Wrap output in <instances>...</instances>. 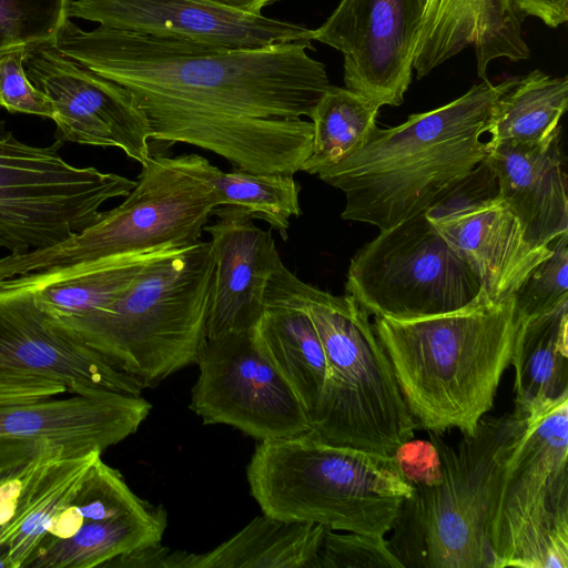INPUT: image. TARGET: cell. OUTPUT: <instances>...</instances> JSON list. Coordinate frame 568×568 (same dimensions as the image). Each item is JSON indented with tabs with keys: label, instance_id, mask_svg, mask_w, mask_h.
<instances>
[{
	"label": "cell",
	"instance_id": "obj_1",
	"mask_svg": "<svg viewBox=\"0 0 568 568\" xmlns=\"http://www.w3.org/2000/svg\"><path fill=\"white\" fill-rule=\"evenodd\" d=\"M53 45L130 91L150 141L191 144L252 173L302 170L313 139L302 116L331 85L311 41L230 50L67 19Z\"/></svg>",
	"mask_w": 568,
	"mask_h": 568
},
{
	"label": "cell",
	"instance_id": "obj_2",
	"mask_svg": "<svg viewBox=\"0 0 568 568\" xmlns=\"http://www.w3.org/2000/svg\"><path fill=\"white\" fill-rule=\"evenodd\" d=\"M518 79L483 80L399 125L376 126L365 145L317 175L344 193L342 219L386 230L439 203L484 161L491 106Z\"/></svg>",
	"mask_w": 568,
	"mask_h": 568
},
{
	"label": "cell",
	"instance_id": "obj_3",
	"mask_svg": "<svg viewBox=\"0 0 568 568\" xmlns=\"http://www.w3.org/2000/svg\"><path fill=\"white\" fill-rule=\"evenodd\" d=\"M519 326L513 296L412 321L375 317L416 427L471 434L494 405Z\"/></svg>",
	"mask_w": 568,
	"mask_h": 568
},
{
	"label": "cell",
	"instance_id": "obj_4",
	"mask_svg": "<svg viewBox=\"0 0 568 568\" xmlns=\"http://www.w3.org/2000/svg\"><path fill=\"white\" fill-rule=\"evenodd\" d=\"M268 284L308 314L325 352L327 375L310 433L329 444L395 456L414 438L416 424L369 315L351 295L308 284L283 263Z\"/></svg>",
	"mask_w": 568,
	"mask_h": 568
},
{
	"label": "cell",
	"instance_id": "obj_5",
	"mask_svg": "<svg viewBox=\"0 0 568 568\" xmlns=\"http://www.w3.org/2000/svg\"><path fill=\"white\" fill-rule=\"evenodd\" d=\"M527 418L484 416L452 446L429 432L440 475L412 485L387 540L404 568H495L490 529L503 476Z\"/></svg>",
	"mask_w": 568,
	"mask_h": 568
},
{
	"label": "cell",
	"instance_id": "obj_6",
	"mask_svg": "<svg viewBox=\"0 0 568 568\" xmlns=\"http://www.w3.org/2000/svg\"><path fill=\"white\" fill-rule=\"evenodd\" d=\"M246 477L266 515L381 536L390 531L413 489L395 456L329 444L311 433L260 442Z\"/></svg>",
	"mask_w": 568,
	"mask_h": 568
},
{
	"label": "cell",
	"instance_id": "obj_7",
	"mask_svg": "<svg viewBox=\"0 0 568 568\" xmlns=\"http://www.w3.org/2000/svg\"><path fill=\"white\" fill-rule=\"evenodd\" d=\"M213 270L210 242L171 250L104 308L58 321L144 388L154 387L196 363L206 339Z\"/></svg>",
	"mask_w": 568,
	"mask_h": 568
},
{
	"label": "cell",
	"instance_id": "obj_8",
	"mask_svg": "<svg viewBox=\"0 0 568 568\" xmlns=\"http://www.w3.org/2000/svg\"><path fill=\"white\" fill-rule=\"evenodd\" d=\"M124 201L55 245L0 257V281L116 256L183 248L200 241L219 206L196 154L150 155Z\"/></svg>",
	"mask_w": 568,
	"mask_h": 568
},
{
	"label": "cell",
	"instance_id": "obj_9",
	"mask_svg": "<svg viewBox=\"0 0 568 568\" xmlns=\"http://www.w3.org/2000/svg\"><path fill=\"white\" fill-rule=\"evenodd\" d=\"M568 396L527 417L505 469L490 544L495 568H568Z\"/></svg>",
	"mask_w": 568,
	"mask_h": 568
},
{
	"label": "cell",
	"instance_id": "obj_10",
	"mask_svg": "<svg viewBox=\"0 0 568 568\" xmlns=\"http://www.w3.org/2000/svg\"><path fill=\"white\" fill-rule=\"evenodd\" d=\"M62 146L19 140L0 114V251L21 254L55 245L93 224L106 202L134 187L135 181L123 175L69 163Z\"/></svg>",
	"mask_w": 568,
	"mask_h": 568
},
{
	"label": "cell",
	"instance_id": "obj_11",
	"mask_svg": "<svg viewBox=\"0 0 568 568\" xmlns=\"http://www.w3.org/2000/svg\"><path fill=\"white\" fill-rule=\"evenodd\" d=\"M485 290L423 211L381 230L352 257L345 293L375 317L412 321L465 308Z\"/></svg>",
	"mask_w": 568,
	"mask_h": 568
},
{
	"label": "cell",
	"instance_id": "obj_12",
	"mask_svg": "<svg viewBox=\"0 0 568 568\" xmlns=\"http://www.w3.org/2000/svg\"><path fill=\"white\" fill-rule=\"evenodd\" d=\"M195 364L190 408L203 424H225L260 442L311 432L304 407L257 347L253 329L206 338Z\"/></svg>",
	"mask_w": 568,
	"mask_h": 568
},
{
	"label": "cell",
	"instance_id": "obj_13",
	"mask_svg": "<svg viewBox=\"0 0 568 568\" xmlns=\"http://www.w3.org/2000/svg\"><path fill=\"white\" fill-rule=\"evenodd\" d=\"M427 0H341L313 40L344 57V83L381 106L404 101Z\"/></svg>",
	"mask_w": 568,
	"mask_h": 568
},
{
	"label": "cell",
	"instance_id": "obj_14",
	"mask_svg": "<svg viewBox=\"0 0 568 568\" xmlns=\"http://www.w3.org/2000/svg\"><path fill=\"white\" fill-rule=\"evenodd\" d=\"M28 51L26 72L55 108V141L116 148L144 163L151 155L150 126L130 91L65 57L53 44Z\"/></svg>",
	"mask_w": 568,
	"mask_h": 568
},
{
	"label": "cell",
	"instance_id": "obj_15",
	"mask_svg": "<svg viewBox=\"0 0 568 568\" xmlns=\"http://www.w3.org/2000/svg\"><path fill=\"white\" fill-rule=\"evenodd\" d=\"M495 178L484 161L426 216L447 244L469 265L489 298L510 297L528 273L551 253L532 247L517 217L488 189Z\"/></svg>",
	"mask_w": 568,
	"mask_h": 568
},
{
	"label": "cell",
	"instance_id": "obj_16",
	"mask_svg": "<svg viewBox=\"0 0 568 568\" xmlns=\"http://www.w3.org/2000/svg\"><path fill=\"white\" fill-rule=\"evenodd\" d=\"M67 17L230 50L313 40V30L303 26L211 0H70Z\"/></svg>",
	"mask_w": 568,
	"mask_h": 568
},
{
	"label": "cell",
	"instance_id": "obj_17",
	"mask_svg": "<svg viewBox=\"0 0 568 568\" xmlns=\"http://www.w3.org/2000/svg\"><path fill=\"white\" fill-rule=\"evenodd\" d=\"M0 368L48 378L68 393L140 396L144 386L44 312L31 292L0 281Z\"/></svg>",
	"mask_w": 568,
	"mask_h": 568
},
{
	"label": "cell",
	"instance_id": "obj_18",
	"mask_svg": "<svg viewBox=\"0 0 568 568\" xmlns=\"http://www.w3.org/2000/svg\"><path fill=\"white\" fill-rule=\"evenodd\" d=\"M0 405V440L103 452L138 430L152 408L141 395L91 389L68 398Z\"/></svg>",
	"mask_w": 568,
	"mask_h": 568
},
{
	"label": "cell",
	"instance_id": "obj_19",
	"mask_svg": "<svg viewBox=\"0 0 568 568\" xmlns=\"http://www.w3.org/2000/svg\"><path fill=\"white\" fill-rule=\"evenodd\" d=\"M212 214L217 220L204 227L214 261L206 338L252 329L263 313L268 280L283 263L272 233L256 226L246 211L221 205Z\"/></svg>",
	"mask_w": 568,
	"mask_h": 568
},
{
	"label": "cell",
	"instance_id": "obj_20",
	"mask_svg": "<svg viewBox=\"0 0 568 568\" xmlns=\"http://www.w3.org/2000/svg\"><path fill=\"white\" fill-rule=\"evenodd\" d=\"M525 18L515 0H427L414 52L417 78L428 75L469 45L481 80H487V68L495 59H528Z\"/></svg>",
	"mask_w": 568,
	"mask_h": 568
},
{
	"label": "cell",
	"instance_id": "obj_21",
	"mask_svg": "<svg viewBox=\"0 0 568 568\" xmlns=\"http://www.w3.org/2000/svg\"><path fill=\"white\" fill-rule=\"evenodd\" d=\"M560 130L538 143H489L484 163L497 183V195L517 217L525 240L548 248L568 232L566 174Z\"/></svg>",
	"mask_w": 568,
	"mask_h": 568
},
{
	"label": "cell",
	"instance_id": "obj_22",
	"mask_svg": "<svg viewBox=\"0 0 568 568\" xmlns=\"http://www.w3.org/2000/svg\"><path fill=\"white\" fill-rule=\"evenodd\" d=\"M101 455L92 452L72 456L62 447H50L36 457L13 515L0 526V558L4 568L27 567Z\"/></svg>",
	"mask_w": 568,
	"mask_h": 568
},
{
	"label": "cell",
	"instance_id": "obj_23",
	"mask_svg": "<svg viewBox=\"0 0 568 568\" xmlns=\"http://www.w3.org/2000/svg\"><path fill=\"white\" fill-rule=\"evenodd\" d=\"M252 329L257 347L295 393L310 420L327 375L325 352L311 317L267 283L264 310Z\"/></svg>",
	"mask_w": 568,
	"mask_h": 568
},
{
	"label": "cell",
	"instance_id": "obj_24",
	"mask_svg": "<svg viewBox=\"0 0 568 568\" xmlns=\"http://www.w3.org/2000/svg\"><path fill=\"white\" fill-rule=\"evenodd\" d=\"M178 250V248H176ZM171 250L116 256L4 280L32 293L37 304L64 321L98 312L124 293L142 270Z\"/></svg>",
	"mask_w": 568,
	"mask_h": 568
},
{
	"label": "cell",
	"instance_id": "obj_25",
	"mask_svg": "<svg viewBox=\"0 0 568 568\" xmlns=\"http://www.w3.org/2000/svg\"><path fill=\"white\" fill-rule=\"evenodd\" d=\"M510 364L516 415L527 418L568 396V301L519 322Z\"/></svg>",
	"mask_w": 568,
	"mask_h": 568
},
{
	"label": "cell",
	"instance_id": "obj_26",
	"mask_svg": "<svg viewBox=\"0 0 568 568\" xmlns=\"http://www.w3.org/2000/svg\"><path fill=\"white\" fill-rule=\"evenodd\" d=\"M326 529L263 513L213 550L190 552L189 568H317Z\"/></svg>",
	"mask_w": 568,
	"mask_h": 568
},
{
	"label": "cell",
	"instance_id": "obj_27",
	"mask_svg": "<svg viewBox=\"0 0 568 568\" xmlns=\"http://www.w3.org/2000/svg\"><path fill=\"white\" fill-rule=\"evenodd\" d=\"M162 506L102 520L83 521L69 538L47 536L26 568H94L135 548L161 542L166 528Z\"/></svg>",
	"mask_w": 568,
	"mask_h": 568
},
{
	"label": "cell",
	"instance_id": "obj_28",
	"mask_svg": "<svg viewBox=\"0 0 568 568\" xmlns=\"http://www.w3.org/2000/svg\"><path fill=\"white\" fill-rule=\"evenodd\" d=\"M568 105L567 77L534 70L493 104L485 132L489 143H538L560 130Z\"/></svg>",
	"mask_w": 568,
	"mask_h": 568
},
{
	"label": "cell",
	"instance_id": "obj_29",
	"mask_svg": "<svg viewBox=\"0 0 568 568\" xmlns=\"http://www.w3.org/2000/svg\"><path fill=\"white\" fill-rule=\"evenodd\" d=\"M379 108L357 92L329 85L310 115L312 149L301 171L318 175L365 145Z\"/></svg>",
	"mask_w": 568,
	"mask_h": 568
},
{
	"label": "cell",
	"instance_id": "obj_30",
	"mask_svg": "<svg viewBox=\"0 0 568 568\" xmlns=\"http://www.w3.org/2000/svg\"><path fill=\"white\" fill-rule=\"evenodd\" d=\"M196 168L214 189L219 206L240 207L254 220L265 221L283 240H287L291 219L302 214L301 186L294 174L252 173L236 169L225 172L199 154Z\"/></svg>",
	"mask_w": 568,
	"mask_h": 568
},
{
	"label": "cell",
	"instance_id": "obj_31",
	"mask_svg": "<svg viewBox=\"0 0 568 568\" xmlns=\"http://www.w3.org/2000/svg\"><path fill=\"white\" fill-rule=\"evenodd\" d=\"M151 506L130 489L119 470L98 456L71 504L53 521L48 536L69 538L83 521L143 513Z\"/></svg>",
	"mask_w": 568,
	"mask_h": 568
},
{
	"label": "cell",
	"instance_id": "obj_32",
	"mask_svg": "<svg viewBox=\"0 0 568 568\" xmlns=\"http://www.w3.org/2000/svg\"><path fill=\"white\" fill-rule=\"evenodd\" d=\"M70 0H0V53L53 44Z\"/></svg>",
	"mask_w": 568,
	"mask_h": 568
},
{
	"label": "cell",
	"instance_id": "obj_33",
	"mask_svg": "<svg viewBox=\"0 0 568 568\" xmlns=\"http://www.w3.org/2000/svg\"><path fill=\"white\" fill-rule=\"evenodd\" d=\"M549 245L551 253L528 273L511 295L519 322L568 301V232Z\"/></svg>",
	"mask_w": 568,
	"mask_h": 568
},
{
	"label": "cell",
	"instance_id": "obj_34",
	"mask_svg": "<svg viewBox=\"0 0 568 568\" xmlns=\"http://www.w3.org/2000/svg\"><path fill=\"white\" fill-rule=\"evenodd\" d=\"M317 568H404L385 536L326 529Z\"/></svg>",
	"mask_w": 568,
	"mask_h": 568
},
{
	"label": "cell",
	"instance_id": "obj_35",
	"mask_svg": "<svg viewBox=\"0 0 568 568\" xmlns=\"http://www.w3.org/2000/svg\"><path fill=\"white\" fill-rule=\"evenodd\" d=\"M27 48L0 53V106L11 113L53 119L52 100L29 79L26 72Z\"/></svg>",
	"mask_w": 568,
	"mask_h": 568
},
{
	"label": "cell",
	"instance_id": "obj_36",
	"mask_svg": "<svg viewBox=\"0 0 568 568\" xmlns=\"http://www.w3.org/2000/svg\"><path fill=\"white\" fill-rule=\"evenodd\" d=\"M395 457L410 485H430L438 480L440 463L430 440L410 439L398 448Z\"/></svg>",
	"mask_w": 568,
	"mask_h": 568
},
{
	"label": "cell",
	"instance_id": "obj_37",
	"mask_svg": "<svg viewBox=\"0 0 568 568\" xmlns=\"http://www.w3.org/2000/svg\"><path fill=\"white\" fill-rule=\"evenodd\" d=\"M171 552L161 542L146 545L122 554L110 561L104 568H170Z\"/></svg>",
	"mask_w": 568,
	"mask_h": 568
},
{
	"label": "cell",
	"instance_id": "obj_38",
	"mask_svg": "<svg viewBox=\"0 0 568 568\" xmlns=\"http://www.w3.org/2000/svg\"><path fill=\"white\" fill-rule=\"evenodd\" d=\"M36 457L22 466L7 469L0 474V526L13 515L23 481Z\"/></svg>",
	"mask_w": 568,
	"mask_h": 568
},
{
	"label": "cell",
	"instance_id": "obj_39",
	"mask_svg": "<svg viewBox=\"0 0 568 568\" xmlns=\"http://www.w3.org/2000/svg\"><path fill=\"white\" fill-rule=\"evenodd\" d=\"M525 16L540 19L546 26L557 28L568 20V0H515Z\"/></svg>",
	"mask_w": 568,
	"mask_h": 568
},
{
	"label": "cell",
	"instance_id": "obj_40",
	"mask_svg": "<svg viewBox=\"0 0 568 568\" xmlns=\"http://www.w3.org/2000/svg\"><path fill=\"white\" fill-rule=\"evenodd\" d=\"M39 452V447L33 444L0 440V474L29 463Z\"/></svg>",
	"mask_w": 568,
	"mask_h": 568
},
{
	"label": "cell",
	"instance_id": "obj_41",
	"mask_svg": "<svg viewBox=\"0 0 568 568\" xmlns=\"http://www.w3.org/2000/svg\"><path fill=\"white\" fill-rule=\"evenodd\" d=\"M221 4L232 7L234 9L262 14V9L280 0H211Z\"/></svg>",
	"mask_w": 568,
	"mask_h": 568
},
{
	"label": "cell",
	"instance_id": "obj_42",
	"mask_svg": "<svg viewBox=\"0 0 568 568\" xmlns=\"http://www.w3.org/2000/svg\"><path fill=\"white\" fill-rule=\"evenodd\" d=\"M16 393L13 375L3 368H0V405L12 402Z\"/></svg>",
	"mask_w": 568,
	"mask_h": 568
},
{
	"label": "cell",
	"instance_id": "obj_43",
	"mask_svg": "<svg viewBox=\"0 0 568 568\" xmlns=\"http://www.w3.org/2000/svg\"><path fill=\"white\" fill-rule=\"evenodd\" d=\"M0 567H1V568H4V566H3V562H2V560H1V558H0Z\"/></svg>",
	"mask_w": 568,
	"mask_h": 568
}]
</instances>
